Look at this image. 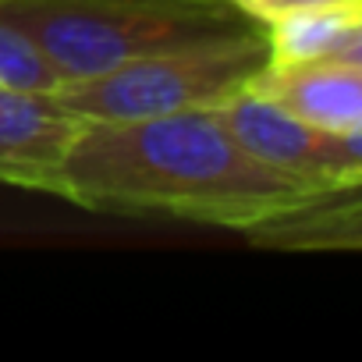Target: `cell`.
Here are the masks:
<instances>
[{"mask_svg": "<svg viewBox=\"0 0 362 362\" xmlns=\"http://www.w3.org/2000/svg\"><path fill=\"white\" fill-rule=\"evenodd\" d=\"M217 114L256 160L302 185H362V135L323 132L249 86L221 100Z\"/></svg>", "mask_w": 362, "mask_h": 362, "instance_id": "4", "label": "cell"}, {"mask_svg": "<svg viewBox=\"0 0 362 362\" xmlns=\"http://www.w3.org/2000/svg\"><path fill=\"white\" fill-rule=\"evenodd\" d=\"M270 64L348 61L362 64V0L316 4L263 25Z\"/></svg>", "mask_w": 362, "mask_h": 362, "instance_id": "8", "label": "cell"}, {"mask_svg": "<svg viewBox=\"0 0 362 362\" xmlns=\"http://www.w3.org/2000/svg\"><path fill=\"white\" fill-rule=\"evenodd\" d=\"M267 64L263 25L174 43L86 82H68L54 100L82 121H135L217 107L245 89Z\"/></svg>", "mask_w": 362, "mask_h": 362, "instance_id": "3", "label": "cell"}, {"mask_svg": "<svg viewBox=\"0 0 362 362\" xmlns=\"http://www.w3.org/2000/svg\"><path fill=\"white\" fill-rule=\"evenodd\" d=\"M245 238L277 249H358L362 245V203L358 185L316 189L281 214L259 221Z\"/></svg>", "mask_w": 362, "mask_h": 362, "instance_id": "7", "label": "cell"}, {"mask_svg": "<svg viewBox=\"0 0 362 362\" xmlns=\"http://www.w3.org/2000/svg\"><path fill=\"white\" fill-rule=\"evenodd\" d=\"M309 192L316 185L256 160L217 107L82 121L57 177V196L86 210L170 214L242 235Z\"/></svg>", "mask_w": 362, "mask_h": 362, "instance_id": "1", "label": "cell"}, {"mask_svg": "<svg viewBox=\"0 0 362 362\" xmlns=\"http://www.w3.org/2000/svg\"><path fill=\"white\" fill-rule=\"evenodd\" d=\"M0 18L40 47L64 86L174 43L256 25L228 0H0Z\"/></svg>", "mask_w": 362, "mask_h": 362, "instance_id": "2", "label": "cell"}, {"mask_svg": "<svg viewBox=\"0 0 362 362\" xmlns=\"http://www.w3.org/2000/svg\"><path fill=\"white\" fill-rule=\"evenodd\" d=\"M228 4L245 15L249 22L256 25H267L281 15H291V11H302V8H316V4H341V0H228Z\"/></svg>", "mask_w": 362, "mask_h": 362, "instance_id": "10", "label": "cell"}, {"mask_svg": "<svg viewBox=\"0 0 362 362\" xmlns=\"http://www.w3.org/2000/svg\"><path fill=\"white\" fill-rule=\"evenodd\" d=\"M82 117L54 96L0 89V185L57 196V177Z\"/></svg>", "mask_w": 362, "mask_h": 362, "instance_id": "5", "label": "cell"}, {"mask_svg": "<svg viewBox=\"0 0 362 362\" xmlns=\"http://www.w3.org/2000/svg\"><path fill=\"white\" fill-rule=\"evenodd\" d=\"M61 86V71L40 54V47L22 29L0 18V89L54 96Z\"/></svg>", "mask_w": 362, "mask_h": 362, "instance_id": "9", "label": "cell"}, {"mask_svg": "<svg viewBox=\"0 0 362 362\" xmlns=\"http://www.w3.org/2000/svg\"><path fill=\"white\" fill-rule=\"evenodd\" d=\"M249 89L323 132L362 135V64H348V61L270 64L267 61L249 82Z\"/></svg>", "mask_w": 362, "mask_h": 362, "instance_id": "6", "label": "cell"}]
</instances>
